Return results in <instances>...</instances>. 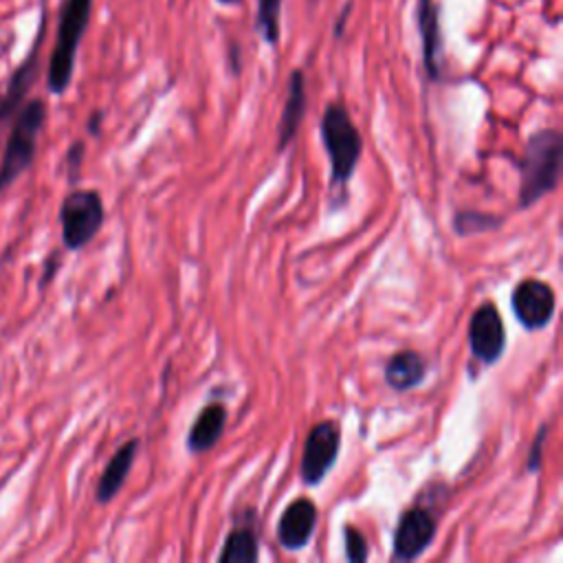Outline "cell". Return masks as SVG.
Instances as JSON below:
<instances>
[{"label":"cell","instance_id":"cell-17","mask_svg":"<svg viewBox=\"0 0 563 563\" xmlns=\"http://www.w3.org/2000/svg\"><path fill=\"white\" fill-rule=\"evenodd\" d=\"M279 13H282V0H257L255 29L268 46H277L279 42V35H282Z\"/></svg>","mask_w":563,"mask_h":563},{"label":"cell","instance_id":"cell-21","mask_svg":"<svg viewBox=\"0 0 563 563\" xmlns=\"http://www.w3.org/2000/svg\"><path fill=\"white\" fill-rule=\"evenodd\" d=\"M548 424H541L532 444H530V451H528V460H526V468L530 473H537L541 468V462H543V444H545V435H548Z\"/></svg>","mask_w":563,"mask_h":563},{"label":"cell","instance_id":"cell-13","mask_svg":"<svg viewBox=\"0 0 563 563\" xmlns=\"http://www.w3.org/2000/svg\"><path fill=\"white\" fill-rule=\"evenodd\" d=\"M227 429V407L220 402H209L196 416L194 424L187 431V451L202 455L211 451Z\"/></svg>","mask_w":563,"mask_h":563},{"label":"cell","instance_id":"cell-4","mask_svg":"<svg viewBox=\"0 0 563 563\" xmlns=\"http://www.w3.org/2000/svg\"><path fill=\"white\" fill-rule=\"evenodd\" d=\"M46 108L40 99H33L22 108L18 121L11 128L9 143L0 163V189L11 185L33 161L37 147V134L44 125Z\"/></svg>","mask_w":563,"mask_h":563},{"label":"cell","instance_id":"cell-20","mask_svg":"<svg viewBox=\"0 0 563 563\" xmlns=\"http://www.w3.org/2000/svg\"><path fill=\"white\" fill-rule=\"evenodd\" d=\"M343 545H345V559L350 563H363L369 554L363 532L352 523H343Z\"/></svg>","mask_w":563,"mask_h":563},{"label":"cell","instance_id":"cell-19","mask_svg":"<svg viewBox=\"0 0 563 563\" xmlns=\"http://www.w3.org/2000/svg\"><path fill=\"white\" fill-rule=\"evenodd\" d=\"M499 222H501V218H493V216L482 213V211H475V213L473 211H460L453 218L455 233H460V235H468V233H475V231H490Z\"/></svg>","mask_w":563,"mask_h":563},{"label":"cell","instance_id":"cell-18","mask_svg":"<svg viewBox=\"0 0 563 563\" xmlns=\"http://www.w3.org/2000/svg\"><path fill=\"white\" fill-rule=\"evenodd\" d=\"M33 77H35V55H31L29 62H24L22 68L13 75V79L9 84V90H7L4 99L0 101V121L22 101V97L26 95Z\"/></svg>","mask_w":563,"mask_h":563},{"label":"cell","instance_id":"cell-5","mask_svg":"<svg viewBox=\"0 0 563 563\" xmlns=\"http://www.w3.org/2000/svg\"><path fill=\"white\" fill-rule=\"evenodd\" d=\"M103 218H106V211H103V200L99 191L95 189L70 191L59 207L64 246L70 251L86 246L99 233Z\"/></svg>","mask_w":563,"mask_h":563},{"label":"cell","instance_id":"cell-22","mask_svg":"<svg viewBox=\"0 0 563 563\" xmlns=\"http://www.w3.org/2000/svg\"><path fill=\"white\" fill-rule=\"evenodd\" d=\"M81 154H84V143H75V145L70 147V152H68V165L73 167V169H70L73 174L77 172V165L81 163Z\"/></svg>","mask_w":563,"mask_h":563},{"label":"cell","instance_id":"cell-3","mask_svg":"<svg viewBox=\"0 0 563 563\" xmlns=\"http://www.w3.org/2000/svg\"><path fill=\"white\" fill-rule=\"evenodd\" d=\"M90 7L92 0H66L59 18V29H57V40L51 53L48 62V90L53 95H62L75 70V57L79 42L86 33L88 20H90Z\"/></svg>","mask_w":563,"mask_h":563},{"label":"cell","instance_id":"cell-14","mask_svg":"<svg viewBox=\"0 0 563 563\" xmlns=\"http://www.w3.org/2000/svg\"><path fill=\"white\" fill-rule=\"evenodd\" d=\"M136 451H139V440L132 438L128 442H123L114 455L108 460L99 482H97V501L99 504H108L110 499L117 497V493L121 490V486L125 484L130 471H132V464H134V457H136Z\"/></svg>","mask_w":563,"mask_h":563},{"label":"cell","instance_id":"cell-7","mask_svg":"<svg viewBox=\"0 0 563 563\" xmlns=\"http://www.w3.org/2000/svg\"><path fill=\"white\" fill-rule=\"evenodd\" d=\"M438 534V515L422 504L407 508L394 528V561L418 559Z\"/></svg>","mask_w":563,"mask_h":563},{"label":"cell","instance_id":"cell-26","mask_svg":"<svg viewBox=\"0 0 563 563\" xmlns=\"http://www.w3.org/2000/svg\"><path fill=\"white\" fill-rule=\"evenodd\" d=\"M218 4H227V7H231V4H240L242 0H216Z\"/></svg>","mask_w":563,"mask_h":563},{"label":"cell","instance_id":"cell-25","mask_svg":"<svg viewBox=\"0 0 563 563\" xmlns=\"http://www.w3.org/2000/svg\"><path fill=\"white\" fill-rule=\"evenodd\" d=\"M99 119H101V112H95V114H92V119H90V132H97V128H99Z\"/></svg>","mask_w":563,"mask_h":563},{"label":"cell","instance_id":"cell-11","mask_svg":"<svg viewBox=\"0 0 563 563\" xmlns=\"http://www.w3.org/2000/svg\"><path fill=\"white\" fill-rule=\"evenodd\" d=\"M416 20L422 40V62L427 77L431 81L440 79V55H442V33H440V7L435 0H418Z\"/></svg>","mask_w":563,"mask_h":563},{"label":"cell","instance_id":"cell-12","mask_svg":"<svg viewBox=\"0 0 563 563\" xmlns=\"http://www.w3.org/2000/svg\"><path fill=\"white\" fill-rule=\"evenodd\" d=\"M306 114V77L301 68H295L288 77V90L277 125V152L286 150L288 143L295 139L301 121Z\"/></svg>","mask_w":563,"mask_h":563},{"label":"cell","instance_id":"cell-8","mask_svg":"<svg viewBox=\"0 0 563 563\" xmlns=\"http://www.w3.org/2000/svg\"><path fill=\"white\" fill-rule=\"evenodd\" d=\"M510 306L517 321L526 330L537 332L552 321L556 310V295L548 282L528 277L515 286L510 295Z\"/></svg>","mask_w":563,"mask_h":563},{"label":"cell","instance_id":"cell-23","mask_svg":"<svg viewBox=\"0 0 563 563\" xmlns=\"http://www.w3.org/2000/svg\"><path fill=\"white\" fill-rule=\"evenodd\" d=\"M347 15H350V2H347V4L341 9V13H339V18H336V22H334V35H336V37L343 33Z\"/></svg>","mask_w":563,"mask_h":563},{"label":"cell","instance_id":"cell-6","mask_svg":"<svg viewBox=\"0 0 563 563\" xmlns=\"http://www.w3.org/2000/svg\"><path fill=\"white\" fill-rule=\"evenodd\" d=\"M341 451V427L336 420L317 422L303 442L299 460V477L306 486H317L336 464Z\"/></svg>","mask_w":563,"mask_h":563},{"label":"cell","instance_id":"cell-15","mask_svg":"<svg viewBox=\"0 0 563 563\" xmlns=\"http://www.w3.org/2000/svg\"><path fill=\"white\" fill-rule=\"evenodd\" d=\"M427 363L416 350H398L385 363V383L394 391H407L422 383Z\"/></svg>","mask_w":563,"mask_h":563},{"label":"cell","instance_id":"cell-2","mask_svg":"<svg viewBox=\"0 0 563 563\" xmlns=\"http://www.w3.org/2000/svg\"><path fill=\"white\" fill-rule=\"evenodd\" d=\"M319 134L330 161V187L345 191L363 154V136L343 103L330 101L325 106Z\"/></svg>","mask_w":563,"mask_h":563},{"label":"cell","instance_id":"cell-24","mask_svg":"<svg viewBox=\"0 0 563 563\" xmlns=\"http://www.w3.org/2000/svg\"><path fill=\"white\" fill-rule=\"evenodd\" d=\"M229 59H231L233 73L238 75V73H240V48H238V44H231V55H229Z\"/></svg>","mask_w":563,"mask_h":563},{"label":"cell","instance_id":"cell-9","mask_svg":"<svg viewBox=\"0 0 563 563\" xmlns=\"http://www.w3.org/2000/svg\"><path fill=\"white\" fill-rule=\"evenodd\" d=\"M468 347H471V354L484 365H493L501 358L506 350V328L493 301H484L471 314Z\"/></svg>","mask_w":563,"mask_h":563},{"label":"cell","instance_id":"cell-1","mask_svg":"<svg viewBox=\"0 0 563 563\" xmlns=\"http://www.w3.org/2000/svg\"><path fill=\"white\" fill-rule=\"evenodd\" d=\"M563 163V136L556 128L537 130L526 141L521 158L519 207L528 209L556 189Z\"/></svg>","mask_w":563,"mask_h":563},{"label":"cell","instance_id":"cell-16","mask_svg":"<svg viewBox=\"0 0 563 563\" xmlns=\"http://www.w3.org/2000/svg\"><path fill=\"white\" fill-rule=\"evenodd\" d=\"M260 556L257 548V532L251 526H235L218 554L220 563H253Z\"/></svg>","mask_w":563,"mask_h":563},{"label":"cell","instance_id":"cell-10","mask_svg":"<svg viewBox=\"0 0 563 563\" xmlns=\"http://www.w3.org/2000/svg\"><path fill=\"white\" fill-rule=\"evenodd\" d=\"M317 519H319V512H317V506L312 504V499H308V497L292 499L284 508V512L277 521L279 545L288 552L303 550L314 534Z\"/></svg>","mask_w":563,"mask_h":563}]
</instances>
